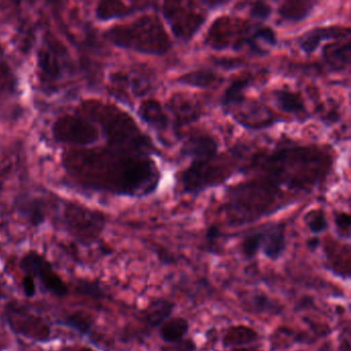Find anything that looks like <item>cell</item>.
<instances>
[{"label": "cell", "instance_id": "obj_1", "mask_svg": "<svg viewBox=\"0 0 351 351\" xmlns=\"http://www.w3.org/2000/svg\"><path fill=\"white\" fill-rule=\"evenodd\" d=\"M153 157L106 145L65 152L62 164L73 180L90 190L143 198L153 194L161 180Z\"/></svg>", "mask_w": 351, "mask_h": 351}, {"label": "cell", "instance_id": "obj_2", "mask_svg": "<svg viewBox=\"0 0 351 351\" xmlns=\"http://www.w3.org/2000/svg\"><path fill=\"white\" fill-rule=\"evenodd\" d=\"M332 159L316 147H282L256 156L240 172H254L275 186L310 192L328 178Z\"/></svg>", "mask_w": 351, "mask_h": 351}, {"label": "cell", "instance_id": "obj_3", "mask_svg": "<svg viewBox=\"0 0 351 351\" xmlns=\"http://www.w3.org/2000/svg\"><path fill=\"white\" fill-rule=\"evenodd\" d=\"M289 204L280 188L261 178L230 189L226 207L230 225L240 227L269 217Z\"/></svg>", "mask_w": 351, "mask_h": 351}, {"label": "cell", "instance_id": "obj_4", "mask_svg": "<svg viewBox=\"0 0 351 351\" xmlns=\"http://www.w3.org/2000/svg\"><path fill=\"white\" fill-rule=\"evenodd\" d=\"M81 110L83 114H87L85 117L98 124L108 145L138 153L160 155L152 139L124 110L95 100L84 102Z\"/></svg>", "mask_w": 351, "mask_h": 351}, {"label": "cell", "instance_id": "obj_5", "mask_svg": "<svg viewBox=\"0 0 351 351\" xmlns=\"http://www.w3.org/2000/svg\"><path fill=\"white\" fill-rule=\"evenodd\" d=\"M106 38L119 48L147 55H163L171 49V40L157 17L143 16L135 21L106 30Z\"/></svg>", "mask_w": 351, "mask_h": 351}, {"label": "cell", "instance_id": "obj_6", "mask_svg": "<svg viewBox=\"0 0 351 351\" xmlns=\"http://www.w3.org/2000/svg\"><path fill=\"white\" fill-rule=\"evenodd\" d=\"M67 232L80 243L89 245L99 238L106 225L104 213L79 203L67 202L63 210Z\"/></svg>", "mask_w": 351, "mask_h": 351}, {"label": "cell", "instance_id": "obj_7", "mask_svg": "<svg viewBox=\"0 0 351 351\" xmlns=\"http://www.w3.org/2000/svg\"><path fill=\"white\" fill-rule=\"evenodd\" d=\"M232 174L233 170L221 164L217 156L208 161L191 162V165L180 172L178 182L184 193L196 195L223 184Z\"/></svg>", "mask_w": 351, "mask_h": 351}, {"label": "cell", "instance_id": "obj_8", "mask_svg": "<svg viewBox=\"0 0 351 351\" xmlns=\"http://www.w3.org/2000/svg\"><path fill=\"white\" fill-rule=\"evenodd\" d=\"M99 127L87 117L64 114L52 126L53 138L59 143L84 149L95 145L100 138Z\"/></svg>", "mask_w": 351, "mask_h": 351}, {"label": "cell", "instance_id": "obj_9", "mask_svg": "<svg viewBox=\"0 0 351 351\" xmlns=\"http://www.w3.org/2000/svg\"><path fill=\"white\" fill-rule=\"evenodd\" d=\"M69 54L64 47L54 38H49L38 50V71L40 84L54 87L69 71Z\"/></svg>", "mask_w": 351, "mask_h": 351}, {"label": "cell", "instance_id": "obj_10", "mask_svg": "<svg viewBox=\"0 0 351 351\" xmlns=\"http://www.w3.org/2000/svg\"><path fill=\"white\" fill-rule=\"evenodd\" d=\"M5 316L10 328L16 334L36 342H45L50 339L49 324L24 306L9 304L5 308Z\"/></svg>", "mask_w": 351, "mask_h": 351}, {"label": "cell", "instance_id": "obj_11", "mask_svg": "<svg viewBox=\"0 0 351 351\" xmlns=\"http://www.w3.org/2000/svg\"><path fill=\"white\" fill-rule=\"evenodd\" d=\"M162 14L178 40L189 42L201 29L207 14L199 13L180 3H164Z\"/></svg>", "mask_w": 351, "mask_h": 351}, {"label": "cell", "instance_id": "obj_12", "mask_svg": "<svg viewBox=\"0 0 351 351\" xmlns=\"http://www.w3.org/2000/svg\"><path fill=\"white\" fill-rule=\"evenodd\" d=\"M20 267L26 274L36 277L46 291L56 297H66L69 289L61 277L55 272L51 263L42 254L30 252L20 261Z\"/></svg>", "mask_w": 351, "mask_h": 351}, {"label": "cell", "instance_id": "obj_13", "mask_svg": "<svg viewBox=\"0 0 351 351\" xmlns=\"http://www.w3.org/2000/svg\"><path fill=\"white\" fill-rule=\"evenodd\" d=\"M234 121L250 130H262L279 122L274 114L258 101H246L230 110Z\"/></svg>", "mask_w": 351, "mask_h": 351}, {"label": "cell", "instance_id": "obj_14", "mask_svg": "<svg viewBox=\"0 0 351 351\" xmlns=\"http://www.w3.org/2000/svg\"><path fill=\"white\" fill-rule=\"evenodd\" d=\"M256 229L260 235V252L272 262L280 260L287 248V223L273 221Z\"/></svg>", "mask_w": 351, "mask_h": 351}, {"label": "cell", "instance_id": "obj_15", "mask_svg": "<svg viewBox=\"0 0 351 351\" xmlns=\"http://www.w3.org/2000/svg\"><path fill=\"white\" fill-rule=\"evenodd\" d=\"M219 153V143L217 139L207 133L197 132L190 135L182 143L180 155L190 158L192 162L208 161L217 157Z\"/></svg>", "mask_w": 351, "mask_h": 351}, {"label": "cell", "instance_id": "obj_16", "mask_svg": "<svg viewBox=\"0 0 351 351\" xmlns=\"http://www.w3.org/2000/svg\"><path fill=\"white\" fill-rule=\"evenodd\" d=\"M350 29L341 26H324L305 32L297 40L298 46L307 55L313 54L324 40H349Z\"/></svg>", "mask_w": 351, "mask_h": 351}, {"label": "cell", "instance_id": "obj_17", "mask_svg": "<svg viewBox=\"0 0 351 351\" xmlns=\"http://www.w3.org/2000/svg\"><path fill=\"white\" fill-rule=\"evenodd\" d=\"M272 98L277 108L285 114L295 117L300 122H305L309 119V112L306 108L303 98L297 92L277 89L272 91Z\"/></svg>", "mask_w": 351, "mask_h": 351}, {"label": "cell", "instance_id": "obj_18", "mask_svg": "<svg viewBox=\"0 0 351 351\" xmlns=\"http://www.w3.org/2000/svg\"><path fill=\"white\" fill-rule=\"evenodd\" d=\"M322 60L332 73H340L350 65V42H332L322 48Z\"/></svg>", "mask_w": 351, "mask_h": 351}, {"label": "cell", "instance_id": "obj_19", "mask_svg": "<svg viewBox=\"0 0 351 351\" xmlns=\"http://www.w3.org/2000/svg\"><path fill=\"white\" fill-rule=\"evenodd\" d=\"M137 114L143 122L149 125L158 134L165 133L169 127V118L157 100L147 99L141 102Z\"/></svg>", "mask_w": 351, "mask_h": 351}, {"label": "cell", "instance_id": "obj_20", "mask_svg": "<svg viewBox=\"0 0 351 351\" xmlns=\"http://www.w3.org/2000/svg\"><path fill=\"white\" fill-rule=\"evenodd\" d=\"M260 334L258 330L246 324H233L228 326L221 337V344L225 348H239L252 346L258 341Z\"/></svg>", "mask_w": 351, "mask_h": 351}, {"label": "cell", "instance_id": "obj_21", "mask_svg": "<svg viewBox=\"0 0 351 351\" xmlns=\"http://www.w3.org/2000/svg\"><path fill=\"white\" fill-rule=\"evenodd\" d=\"M151 3H127L122 1H101L98 3L96 8V17L100 21H110V20L120 19V18L127 17V16L133 15L137 12L147 10V5Z\"/></svg>", "mask_w": 351, "mask_h": 351}, {"label": "cell", "instance_id": "obj_22", "mask_svg": "<svg viewBox=\"0 0 351 351\" xmlns=\"http://www.w3.org/2000/svg\"><path fill=\"white\" fill-rule=\"evenodd\" d=\"M190 322L182 316H171L158 328L160 339L166 344L182 342L190 332Z\"/></svg>", "mask_w": 351, "mask_h": 351}, {"label": "cell", "instance_id": "obj_23", "mask_svg": "<svg viewBox=\"0 0 351 351\" xmlns=\"http://www.w3.org/2000/svg\"><path fill=\"white\" fill-rule=\"evenodd\" d=\"M169 110L176 117L178 125H186L198 120L202 112L196 102L180 95L170 100Z\"/></svg>", "mask_w": 351, "mask_h": 351}, {"label": "cell", "instance_id": "obj_24", "mask_svg": "<svg viewBox=\"0 0 351 351\" xmlns=\"http://www.w3.org/2000/svg\"><path fill=\"white\" fill-rule=\"evenodd\" d=\"M317 3L312 1H285L279 5V17L289 23L297 24L307 19Z\"/></svg>", "mask_w": 351, "mask_h": 351}, {"label": "cell", "instance_id": "obj_25", "mask_svg": "<svg viewBox=\"0 0 351 351\" xmlns=\"http://www.w3.org/2000/svg\"><path fill=\"white\" fill-rule=\"evenodd\" d=\"M252 85L250 77H239L235 80L231 85L226 89L221 95L219 104L226 112L235 108L245 100V92Z\"/></svg>", "mask_w": 351, "mask_h": 351}, {"label": "cell", "instance_id": "obj_26", "mask_svg": "<svg viewBox=\"0 0 351 351\" xmlns=\"http://www.w3.org/2000/svg\"><path fill=\"white\" fill-rule=\"evenodd\" d=\"M176 305L174 302L166 299L156 300L149 304L145 311V319L152 328H159L164 322L171 317Z\"/></svg>", "mask_w": 351, "mask_h": 351}, {"label": "cell", "instance_id": "obj_27", "mask_svg": "<svg viewBox=\"0 0 351 351\" xmlns=\"http://www.w3.org/2000/svg\"><path fill=\"white\" fill-rule=\"evenodd\" d=\"M176 81L180 85L189 86L197 89H208L223 82V79L210 69H198V71H190L180 75Z\"/></svg>", "mask_w": 351, "mask_h": 351}, {"label": "cell", "instance_id": "obj_28", "mask_svg": "<svg viewBox=\"0 0 351 351\" xmlns=\"http://www.w3.org/2000/svg\"><path fill=\"white\" fill-rule=\"evenodd\" d=\"M17 77L8 61L3 49L0 48V99L12 96L17 91Z\"/></svg>", "mask_w": 351, "mask_h": 351}, {"label": "cell", "instance_id": "obj_29", "mask_svg": "<svg viewBox=\"0 0 351 351\" xmlns=\"http://www.w3.org/2000/svg\"><path fill=\"white\" fill-rule=\"evenodd\" d=\"M248 307L252 309V312H254V313L267 314V315H279L283 311V307L278 302L271 299L269 295L264 293L252 295L250 299Z\"/></svg>", "mask_w": 351, "mask_h": 351}, {"label": "cell", "instance_id": "obj_30", "mask_svg": "<svg viewBox=\"0 0 351 351\" xmlns=\"http://www.w3.org/2000/svg\"><path fill=\"white\" fill-rule=\"evenodd\" d=\"M303 221L310 233L315 236L324 233L328 229L326 213L322 209H312V210L308 211L304 215Z\"/></svg>", "mask_w": 351, "mask_h": 351}, {"label": "cell", "instance_id": "obj_31", "mask_svg": "<svg viewBox=\"0 0 351 351\" xmlns=\"http://www.w3.org/2000/svg\"><path fill=\"white\" fill-rule=\"evenodd\" d=\"M260 235L258 229L248 232L239 244V252L243 260L252 261L260 254Z\"/></svg>", "mask_w": 351, "mask_h": 351}, {"label": "cell", "instance_id": "obj_32", "mask_svg": "<svg viewBox=\"0 0 351 351\" xmlns=\"http://www.w3.org/2000/svg\"><path fill=\"white\" fill-rule=\"evenodd\" d=\"M61 326H67L81 335H88L91 332L92 322L89 316L83 312H75L69 314L64 319L58 322Z\"/></svg>", "mask_w": 351, "mask_h": 351}, {"label": "cell", "instance_id": "obj_33", "mask_svg": "<svg viewBox=\"0 0 351 351\" xmlns=\"http://www.w3.org/2000/svg\"><path fill=\"white\" fill-rule=\"evenodd\" d=\"M120 77L122 80H125L128 86H130L133 93L138 96V97L145 95L152 89V86H153V81L149 79V77L145 75V73H136L131 77L129 75H127V77H122L121 75Z\"/></svg>", "mask_w": 351, "mask_h": 351}, {"label": "cell", "instance_id": "obj_34", "mask_svg": "<svg viewBox=\"0 0 351 351\" xmlns=\"http://www.w3.org/2000/svg\"><path fill=\"white\" fill-rule=\"evenodd\" d=\"M335 228L339 237L350 239V215L344 211H337L334 215Z\"/></svg>", "mask_w": 351, "mask_h": 351}, {"label": "cell", "instance_id": "obj_35", "mask_svg": "<svg viewBox=\"0 0 351 351\" xmlns=\"http://www.w3.org/2000/svg\"><path fill=\"white\" fill-rule=\"evenodd\" d=\"M77 289L82 295L92 298V299L100 300L104 297V289H101L99 283L94 282V281H80Z\"/></svg>", "mask_w": 351, "mask_h": 351}, {"label": "cell", "instance_id": "obj_36", "mask_svg": "<svg viewBox=\"0 0 351 351\" xmlns=\"http://www.w3.org/2000/svg\"><path fill=\"white\" fill-rule=\"evenodd\" d=\"M252 38L256 43L262 42L270 47H275L277 45L276 34H275L272 28L266 27V26L256 27L252 32Z\"/></svg>", "mask_w": 351, "mask_h": 351}, {"label": "cell", "instance_id": "obj_37", "mask_svg": "<svg viewBox=\"0 0 351 351\" xmlns=\"http://www.w3.org/2000/svg\"><path fill=\"white\" fill-rule=\"evenodd\" d=\"M250 5V15L254 19L263 20L266 21L270 18L272 14V8L266 3H248Z\"/></svg>", "mask_w": 351, "mask_h": 351}, {"label": "cell", "instance_id": "obj_38", "mask_svg": "<svg viewBox=\"0 0 351 351\" xmlns=\"http://www.w3.org/2000/svg\"><path fill=\"white\" fill-rule=\"evenodd\" d=\"M22 287H23L26 297L32 298L36 295V282H34V277L26 274L22 281Z\"/></svg>", "mask_w": 351, "mask_h": 351}, {"label": "cell", "instance_id": "obj_39", "mask_svg": "<svg viewBox=\"0 0 351 351\" xmlns=\"http://www.w3.org/2000/svg\"><path fill=\"white\" fill-rule=\"evenodd\" d=\"M221 238V232H219V228L215 226H210L207 230L206 233V241L208 244L209 247L215 244V242Z\"/></svg>", "mask_w": 351, "mask_h": 351}, {"label": "cell", "instance_id": "obj_40", "mask_svg": "<svg viewBox=\"0 0 351 351\" xmlns=\"http://www.w3.org/2000/svg\"><path fill=\"white\" fill-rule=\"evenodd\" d=\"M320 244H322V241H320L319 238H318L317 236H313V237L307 240L306 246H307V250L313 254V252H315L316 250L319 248Z\"/></svg>", "mask_w": 351, "mask_h": 351}, {"label": "cell", "instance_id": "obj_41", "mask_svg": "<svg viewBox=\"0 0 351 351\" xmlns=\"http://www.w3.org/2000/svg\"><path fill=\"white\" fill-rule=\"evenodd\" d=\"M230 351H265L263 349L254 346L239 347V348H232Z\"/></svg>", "mask_w": 351, "mask_h": 351}, {"label": "cell", "instance_id": "obj_42", "mask_svg": "<svg viewBox=\"0 0 351 351\" xmlns=\"http://www.w3.org/2000/svg\"><path fill=\"white\" fill-rule=\"evenodd\" d=\"M343 343H341V344H343V349H340V351H350V343H349V339L348 338H344L342 341Z\"/></svg>", "mask_w": 351, "mask_h": 351}, {"label": "cell", "instance_id": "obj_43", "mask_svg": "<svg viewBox=\"0 0 351 351\" xmlns=\"http://www.w3.org/2000/svg\"><path fill=\"white\" fill-rule=\"evenodd\" d=\"M3 298H5V291L0 287V300H3Z\"/></svg>", "mask_w": 351, "mask_h": 351}, {"label": "cell", "instance_id": "obj_44", "mask_svg": "<svg viewBox=\"0 0 351 351\" xmlns=\"http://www.w3.org/2000/svg\"><path fill=\"white\" fill-rule=\"evenodd\" d=\"M81 351H94V350H92V349H90V348H84V349H82Z\"/></svg>", "mask_w": 351, "mask_h": 351}]
</instances>
